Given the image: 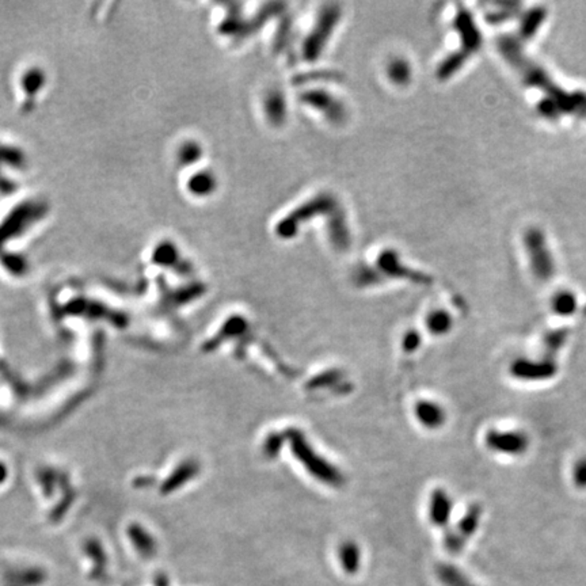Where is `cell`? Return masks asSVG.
<instances>
[{
	"label": "cell",
	"mask_w": 586,
	"mask_h": 586,
	"mask_svg": "<svg viewBox=\"0 0 586 586\" xmlns=\"http://www.w3.org/2000/svg\"><path fill=\"white\" fill-rule=\"evenodd\" d=\"M289 440L294 456L307 468L308 473L317 476V479L322 482L333 486H336L342 482V475L339 474V471L314 452V449L309 447L306 437L302 433L289 431Z\"/></svg>",
	"instance_id": "obj_1"
},
{
	"label": "cell",
	"mask_w": 586,
	"mask_h": 586,
	"mask_svg": "<svg viewBox=\"0 0 586 586\" xmlns=\"http://www.w3.org/2000/svg\"><path fill=\"white\" fill-rule=\"evenodd\" d=\"M483 443L488 451L508 458L524 456L530 448L528 433L518 429H490Z\"/></svg>",
	"instance_id": "obj_2"
},
{
	"label": "cell",
	"mask_w": 586,
	"mask_h": 586,
	"mask_svg": "<svg viewBox=\"0 0 586 586\" xmlns=\"http://www.w3.org/2000/svg\"><path fill=\"white\" fill-rule=\"evenodd\" d=\"M509 372L512 377L524 383H542L548 381L558 375L559 366L555 359L540 357L528 359L520 357L510 364Z\"/></svg>",
	"instance_id": "obj_3"
},
{
	"label": "cell",
	"mask_w": 586,
	"mask_h": 586,
	"mask_svg": "<svg viewBox=\"0 0 586 586\" xmlns=\"http://www.w3.org/2000/svg\"><path fill=\"white\" fill-rule=\"evenodd\" d=\"M483 515V509L479 503H474L468 506L466 513L461 516L455 530L449 532L447 536V545L451 550L459 551L464 543L474 536L475 532L479 528L480 520Z\"/></svg>",
	"instance_id": "obj_4"
},
{
	"label": "cell",
	"mask_w": 586,
	"mask_h": 586,
	"mask_svg": "<svg viewBox=\"0 0 586 586\" xmlns=\"http://www.w3.org/2000/svg\"><path fill=\"white\" fill-rule=\"evenodd\" d=\"M527 247L530 252V265L539 279H550L554 274V264L547 252L545 239L539 231H530L527 235Z\"/></svg>",
	"instance_id": "obj_5"
},
{
	"label": "cell",
	"mask_w": 586,
	"mask_h": 586,
	"mask_svg": "<svg viewBox=\"0 0 586 586\" xmlns=\"http://www.w3.org/2000/svg\"><path fill=\"white\" fill-rule=\"evenodd\" d=\"M414 411L419 423L431 431H437L443 428L447 422L446 408L440 403L429 399L418 401V403L414 407Z\"/></svg>",
	"instance_id": "obj_6"
},
{
	"label": "cell",
	"mask_w": 586,
	"mask_h": 586,
	"mask_svg": "<svg viewBox=\"0 0 586 586\" xmlns=\"http://www.w3.org/2000/svg\"><path fill=\"white\" fill-rule=\"evenodd\" d=\"M453 513L452 497L443 488L433 490L429 500V517L434 525L447 527Z\"/></svg>",
	"instance_id": "obj_7"
},
{
	"label": "cell",
	"mask_w": 586,
	"mask_h": 586,
	"mask_svg": "<svg viewBox=\"0 0 586 586\" xmlns=\"http://www.w3.org/2000/svg\"><path fill=\"white\" fill-rule=\"evenodd\" d=\"M336 11L338 10H335V9L326 10V13L322 16L319 25H318L317 30L314 31V36L311 37L309 43L307 45V53L309 58H317L318 57V53H319L322 45H323L322 42L324 41V37L327 40V37L330 36V31L334 28L335 21H336V16H338Z\"/></svg>",
	"instance_id": "obj_8"
},
{
	"label": "cell",
	"mask_w": 586,
	"mask_h": 586,
	"mask_svg": "<svg viewBox=\"0 0 586 586\" xmlns=\"http://www.w3.org/2000/svg\"><path fill=\"white\" fill-rule=\"evenodd\" d=\"M380 266L386 273L396 276V277L416 279V281H419L421 284H426V281H428L425 276L418 274V273H413L411 270L405 269L403 266L398 262V258L394 252H384L380 258Z\"/></svg>",
	"instance_id": "obj_9"
},
{
	"label": "cell",
	"mask_w": 586,
	"mask_h": 586,
	"mask_svg": "<svg viewBox=\"0 0 586 586\" xmlns=\"http://www.w3.org/2000/svg\"><path fill=\"white\" fill-rule=\"evenodd\" d=\"M569 330L567 329H559V330H551L543 336V348H545V357L555 359L560 350L565 348V345L569 341Z\"/></svg>",
	"instance_id": "obj_10"
},
{
	"label": "cell",
	"mask_w": 586,
	"mask_h": 586,
	"mask_svg": "<svg viewBox=\"0 0 586 586\" xmlns=\"http://www.w3.org/2000/svg\"><path fill=\"white\" fill-rule=\"evenodd\" d=\"M426 324H428V330L433 335H446L452 330L453 319L448 311L436 309L429 314Z\"/></svg>",
	"instance_id": "obj_11"
},
{
	"label": "cell",
	"mask_w": 586,
	"mask_h": 586,
	"mask_svg": "<svg viewBox=\"0 0 586 586\" xmlns=\"http://www.w3.org/2000/svg\"><path fill=\"white\" fill-rule=\"evenodd\" d=\"M339 560L345 572L349 574L357 572V570L360 569V562H361L360 548L353 542H346L339 548Z\"/></svg>",
	"instance_id": "obj_12"
},
{
	"label": "cell",
	"mask_w": 586,
	"mask_h": 586,
	"mask_svg": "<svg viewBox=\"0 0 586 586\" xmlns=\"http://www.w3.org/2000/svg\"><path fill=\"white\" fill-rule=\"evenodd\" d=\"M577 297L570 291H560L551 300L552 311L559 317H572L577 309Z\"/></svg>",
	"instance_id": "obj_13"
},
{
	"label": "cell",
	"mask_w": 586,
	"mask_h": 586,
	"mask_svg": "<svg viewBox=\"0 0 586 586\" xmlns=\"http://www.w3.org/2000/svg\"><path fill=\"white\" fill-rule=\"evenodd\" d=\"M190 187L197 195H210V192H213L216 187L215 177L208 171L200 173L190 182Z\"/></svg>",
	"instance_id": "obj_14"
},
{
	"label": "cell",
	"mask_w": 586,
	"mask_h": 586,
	"mask_svg": "<svg viewBox=\"0 0 586 586\" xmlns=\"http://www.w3.org/2000/svg\"><path fill=\"white\" fill-rule=\"evenodd\" d=\"M389 75L396 83H406L410 79V67L403 60H395L391 63Z\"/></svg>",
	"instance_id": "obj_15"
},
{
	"label": "cell",
	"mask_w": 586,
	"mask_h": 586,
	"mask_svg": "<svg viewBox=\"0 0 586 586\" xmlns=\"http://www.w3.org/2000/svg\"><path fill=\"white\" fill-rule=\"evenodd\" d=\"M572 482L577 488L585 490L586 488V456L580 458L578 461L572 464Z\"/></svg>",
	"instance_id": "obj_16"
},
{
	"label": "cell",
	"mask_w": 586,
	"mask_h": 586,
	"mask_svg": "<svg viewBox=\"0 0 586 586\" xmlns=\"http://www.w3.org/2000/svg\"><path fill=\"white\" fill-rule=\"evenodd\" d=\"M267 112L270 113L272 120H281V115L285 112L284 106V97H281L277 93L272 94L267 102Z\"/></svg>",
	"instance_id": "obj_17"
},
{
	"label": "cell",
	"mask_w": 586,
	"mask_h": 586,
	"mask_svg": "<svg viewBox=\"0 0 586 586\" xmlns=\"http://www.w3.org/2000/svg\"><path fill=\"white\" fill-rule=\"evenodd\" d=\"M421 342H422V338H421L418 331L410 330L403 338V348H405L406 351L413 353L421 346Z\"/></svg>",
	"instance_id": "obj_18"
}]
</instances>
